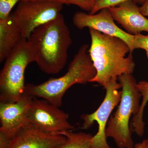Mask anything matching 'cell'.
Masks as SVG:
<instances>
[{
	"label": "cell",
	"instance_id": "obj_1",
	"mask_svg": "<svg viewBox=\"0 0 148 148\" xmlns=\"http://www.w3.org/2000/svg\"><path fill=\"white\" fill-rule=\"evenodd\" d=\"M91 44L88 53L96 71L90 82H96L104 88L119 77L134 72L135 63L127 44L116 37L89 29Z\"/></svg>",
	"mask_w": 148,
	"mask_h": 148
},
{
	"label": "cell",
	"instance_id": "obj_2",
	"mask_svg": "<svg viewBox=\"0 0 148 148\" xmlns=\"http://www.w3.org/2000/svg\"><path fill=\"white\" fill-rule=\"evenodd\" d=\"M28 40L35 62L42 71L56 74L63 70L67 63L72 40L61 13L55 19L35 29Z\"/></svg>",
	"mask_w": 148,
	"mask_h": 148
},
{
	"label": "cell",
	"instance_id": "obj_3",
	"mask_svg": "<svg viewBox=\"0 0 148 148\" xmlns=\"http://www.w3.org/2000/svg\"><path fill=\"white\" fill-rule=\"evenodd\" d=\"M87 44L81 46L64 75L51 78L39 84H28L24 93L34 98H40L61 107L65 92L76 84L90 82L95 77L96 71L88 52Z\"/></svg>",
	"mask_w": 148,
	"mask_h": 148
},
{
	"label": "cell",
	"instance_id": "obj_4",
	"mask_svg": "<svg viewBox=\"0 0 148 148\" xmlns=\"http://www.w3.org/2000/svg\"><path fill=\"white\" fill-rule=\"evenodd\" d=\"M118 80L121 86V98L116 111L109 119L106 137L112 138L119 148H134L129 123L132 116L139 112L142 95L132 74H123Z\"/></svg>",
	"mask_w": 148,
	"mask_h": 148
},
{
	"label": "cell",
	"instance_id": "obj_5",
	"mask_svg": "<svg viewBox=\"0 0 148 148\" xmlns=\"http://www.w3.org/2000/svg\"><path fill=\"white\" fill-rule=\"evenodd\" d=\"M5 61L0 73V103H14L24 94L25 70L35 62L28 40L21 39Z\"/></svg>",
	"mask_w": 148,
	"mask_h": 148
},
{
	"label": "cell",
	"instance_id": "obj_6",
	"mask_svg": "<svg viewBox=\"0 0 148 148\" xmlns=\"http://www.w3.org/2000/svg\"><path fill=\"white\" fill-rule=\"evenodd\" d=\"M64 5L47 1H21L14 12V19L23 38L28 40L38 27L55 19L61 13Z\"/></svg>",
	"mask_w": 148,
	"mask_h": 148
},
{
	"label": "cell",
	"instance_id": "obj_7",
	"mask_svg": "<svg viewBox=\"0 0 148 148\" xmlns=\"http://www.w3.org/2000/svg\"><path fill=\"white\" fill-rule=\"evenodd\" d=\"M120 88L121 85L117 80L112 81L105 88L106 96L98 109L92 113L84 114L81 116L83 120L82 129H88L95 121L98 124V132L92 136L90 148H111L107 142L106 128L111 113L120 101Z\"/></svg>",
	"mask_w": 148,
	"mask_h": 148
},
{
	"label": "cell",
	"instance_id": "obj_8",
	"mask_svg": "<svg viewBox=\"0 0 148 148\" xmlns=\"http://www.w3.org/2000/svg\"><path fill=\"white\" fill-rule=\"evenodd\" d=\"M44 99L34 98L28 114V122L44 131L60 133L71 131L69 115Z\"/></svg>",
	"mask_w": 148,
	"mask_h": 148
},
{
	"label": "cell",
	"instance_id": "obj_9",
	"mask_svg": "<svg viewBox=\"0 0 148 148\" xmlns=\"http://www.w3.org/2000/svg\"><path fill=\"white\" fill-rule=\"evenodd\" d=\"M114 21L108 8L103 9L95 14L78 12L74 14L73 18V24L80 30L88 28L123 40L128 46L130 53H132L134 50V35L128 34L118 27Z\"/></svg>",
	"mask_w": 148,
	"mask_h": 148
},
{
	"label": "cell",
	"instance_id": "obj_10",
	"mask_svg": "<svg viewBox=\"0 0 148 148\" xmlns=\"http://www.w3.org/2000/svg\"><path fill=\"white\" fill-rule=\"evenodd\" d=\"M66 141L64 135L46 132L28 122L10 138L7 148H59Z\"/></svg>",
	"mask_w": 148,
	"mask_h": 148
},
{
	"label": "cell",
	"instance_id": "obj_11",
	"mask_svg": "<svg viewBox=\"0 0 148 148\" xmlns=\"http://www.w3.org/2000/svg\"><path fill=\"white\" fill-rule=\"evenodd\" d=\"M34 97L24 93L14 103H0V133L10 139L28 122Z\"/></svg>",
	"mask_w": 148,
	"mask_h": 148
},
{
	"label": "cell",
	"instance_id": "obj_12",
	"mask_svg": "<svg viewBox=\"0 0 148 148\" xmlns=\"http://www.w3.org/2000/svg\"><path fill=\"white\" fill-rule=\"evenodd\" d=\"M108 9L115 21L128 34L134 36L143 32L148 33V19L141 13L140 7L133 0Z\"/></svg>",
	"mask_w": 148,
	"mask_h": 148
},
{
	"label": "cell",
	"instance_id": "obj_13",
	"mask_svg": "<svg viewBox=\"0 0 148 148\" xmlns=\"http://www.w3.org/2000/svg\"><path fill=\"white\" fill-rule=\"evenodd\" d=\"M20 30L12 13L7 18L0 19V62L5 60L21 39Z\"/></svg>",
	"mask_w": 148,
	"mask_h": 148
},
{
	"label": "cell",
	"instance_id": "obj_14",
	"mask_svg": "<svg viewBox=\"0 0 148 148\" xmlns=\"http://www.w3.org/2000/svg\"><path fill=\"white\" fill-rule=\"evenodd\" d=\"M138 90L142 95V101L138 113L132 118V129L140 137L145 133V123L143 121V115L146 105L148 102V82L143 81L137 84Z\"/></svg>",
	"mask_w": 148,
	"mask_h": 148
},
{
	"label": "cell",
	"instance_id": "obj_15",
	"mask_svg": "<svg viewBox=\"0 0 148 148\" xmlns=\"http://www.w3.org/2000/svg\"><path fill=\"white\" fill-rule=\"evenodd\" d=\"M65 136L66 142L59 148H90L92 135L84 132L71 131L61 132Z\"/></svg>",
	"mask_w": 148,
	"mask_h": 148
},
{
	"label": "cell",
	"instance_id": "obj_16",
	"mask_svg": "<svg viewBox=\"0 0 148 148\" xmlns=\"http://www.w3.org/2000/svg\"><path fill=\"white\" fill-rule=\"evenodd\" d=\"M127 0H92L93 6L89 14H95L101 10L116 6ZM134 1L142 5L145 0H133Z\"/></svg>",
	"mask_w": 148,
	"mask_h": 148
},
{
	"label": "cell",
	"instance_id": "obj_17",
	"mask_svg": "<svg viewBox=\"0 0 148 148\" xmlns=\"http://www.w3.org/2000/svg\"><path fill=\"white\" fill-rule=\"evenodd\" d=\"M22 1H38V0H22ZM60 3L62 4L73 5L77 6L82 10L90 12L93 6L92 0H42Z\"/></svg>",
	"mask_w": 148,
	"mask_h": 148
},
{
	"label": "cell",
	"instance_id": "obj_18",
	"mask_svg": "<svg viewBox=\"0 0 148 148\" xmlns=\"http://www.w3.org/2000/svg\"><path fill=\"white\" fill-rule=\"evenodd\" d=\"M21 1L22 0H0V19L8 17L14 6Z\"/></svg>",
	"mask_w": 148,
	"mask_h": 148
},
{
	"label": "cell",
	"instance_id": "obj_19",
	"mask_svg": "<svg viewBox=\"0 0 148 148\" xmlns=\"http://www.w3.org/2000/svg\"><path fill=\"white\" fill-rule=\"evenodd\" d=\"M133 46L134 50L140 49L146 51H148V34H140L134 35Z\"/></svg>",
	"mask_w": 148,
	"mask_h": 148
},
{
	"label": "cell",
	"instance_id": "obj_20",
	"mask_svg": "<svg viewBox=\"0 0 148 148\" xmlns=\"http://www.w3.org/2000/svg\"><path fill=\"white\" fill-rule=\"evenodd\" d=\"M141 13L145 16H148V0H145L143 4L140 7Z\"/></svg>",
	"mask_w": 148,
	"mask_h": 148
},
{
	"label": "cell",
	"instance_id": "obj_21",
	"mask_svg": "<svg viewBox=\"0 0 148 148\" xmlns=\"http://www.w3.org/2000/svg\"><path fill=\"white\" fill-rule=\"evenodd\" d=\"M145 140H144L141 143L135 144L134 148H145Z\"/></svg>",
	"mask_w": 148,
	"mask_h": 148
},
{
	"label": "cell",
	"instance_id": "obj_22",
	"mask_svg": "<svg viewBox=\"0 0 148 148\" xmlns=\"http://www.w3.org/2000/svg\"><path fill=\"white\" fill-rule=\"evenodd\" d=\"M146 141V145H145V148H148V137L147 139H145Z\"/></svg>",
	"mask_w": 148,
	"mask_h": 148
},
{
	"label": "cell",
	"instance_id": "obj_23",
	"mask_svg": "<svg viewBox=\"0 0 148 148\" xmlns=\"http://www.w3.org/2000/svg\"><path fill=\"white\" fill-rule=\"evenodd\" d=\"M146 55H147V57L148 58V51H146Z\"/></svg>",
	"mask_w": 148,
	"mask_h": 148
}]
</instances>
